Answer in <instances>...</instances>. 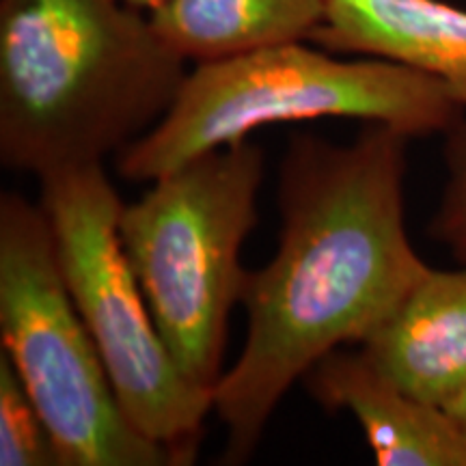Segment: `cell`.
I'll return each mask as SVG.
<instances>
[{
  "label": "cell",
  "mask_w": 466,
  "mask_h": 466,
  "mask_svg": "<svg viewBox=\"0 0 466 466\" xmlns=\"http://www.w3.org/2000/svg\"><path fill=\"white\" fill-rule=\"evenodd\" d=\"M58 268L96 341L116 400L134 428L190 464L212 410V391L175 363L151 316L119 236L124 209L104 165L39 177Z\"/></svg>",
  "instance_id": "8992f818"
},
{
  "label": "cell",
  "mask_w": 466,
  "mask_h": 466,
  "mask_svg": "<svg viewBox=\"0 0 466 466\" xmlns=\"http://www.w3.org/2000/svg\"><path fill=\"white\" fill-rule=\"evenodd\" d=\"M408 141L376 124L348 145L311 134L289 141L277 253L248 270L244 346L212 391L225 464L253 456L285 393L329 352L360 346L432 268L406 229Z\"/></svg>",
  "instance_id": "6da1fadb"
},
{
  "label": "cell",
  "mask_w": 466,
  "mask_h": 466,
  "mask_svg": "<svg viewBox=\"0 0 466 466\" xmlns=\"http://www.w3.org/2000/svg\"><path fill=\"white\" fill-rule=\"evenodd\" d=\"M360 348L404 391L445 404L466 382V266L430 268Z\"/></svg>",
  "instance_id": "9c48e42d"
},
{
  "label": "cell",
  "mask_w": 466,
  "mask_h": 466,
  "mask_svg": "<svg viewBox=\"0 0 466 466\" xmlns=\"http://www.w3.org/2000/svg\"><path fill=\"white\" fill-rule=\"evenodd\" d=\"M329 0H165L149 17L188 63H208L272 46L309 42Z\"/></svg>",
  "instance_id": "30bf717a"
},
{
  "label": "cell",
  "mask_w": 466,
  "mask_h": 466,
  "mask_svg": "<svg viewBox=\"0 0 466 466\" xmlns=\"http://www.w3.org/2000/svg\"><path fill=\"white\" fill-rule=\"evenodd\" d=\"M302 382L326 410L357 419L380 466H466V439L445 408L404 391L363 348L333 350Z\"/></svg>",
  "instance_id": "52a82bcc"
},
{
  "label": "cell",
  "mask_w": 466,
  "mask_h": 466,
  "mask_svg": "<svg viewBox=\"0 0 466 466\" xmlns=\"http://www.w3.org/2000/svg\"><path fill=\"white\" fill-rule=\"evenodd\" d=\"M442 408H445L447 415L453 419V423L458 425V430L466 439V382L442 404Z\"/></svg>",
  "instance_id": "4fadbf2b"
},
{
  "label": "cell",
  "mask_w": 466,
  "mask_h": 466,
  "mask_svg": "<svg viewBox=\"0 0 466 466\" xmlns=\"http://www.w3.org/2000/svg\"><path fill=\"white\" fill-rule=\"evenodd\" d=\"M307 44L197 63L158 124L116 154V171L134 184H149L277 124L330 116L419 138L445 134L464 116L451 91L432 76L384 58H341Z\"/></svg>",
  "instance_id": "3957f363"
},
{
  "label": "cell",
  "mask_w": 466,
  "mask_h": 466,
  "mask_svg": "<svg viewBox=\"0 0 466 466\" xmlns=\"http://www.w3.org/2000/svg\"><path fill=\"white\" fill-rule=\"evenodd\" d=\"M311 44L441 80L466 110V9L445 0H329Z\"/></svg>",
  "instance_id": "ba28073f"
},
{
  "label": "cell",
  "mask_w": 466,
  "mask_h": 466,
  "mask_svg": "<svg viewBox=\"0 0 466 466\" xmlns=\"http://www.w3.org/2000/svg\"><path fill=\"white\" fill-rule=\"evenodd\" d=\"M188 72L126 0H0V162L37 179L104 165L158 124Z\"/></svg>",
  "instance_id": "7a4b0ae2"
},
{
  "label": "cell",
  "mask_w": 466,
  "mask_h": 466,
  "mask_svg": "<svg viewBox=\"0 0 466 466\" xmlns=\"http://www.w3.org/2000/svg\"><path fill=\"white\" fill-rule=\"evenodd\" d=\"M126 3L132 5V7L145 11V14H151V11L158 9L165 0H126Z\"/></svg>",
  "instance_id": "5bb4252c"
},
{
  "label": "cell",
  "mask_w": 466,
  "mask_h": 466,
  "mask_svg": "<svg viewBox=\"0 0 466 466\" xmlns=\"http://www.w3.org/2000/svg\"><path fill=\"white\" fill-rule=\"evenodd\" d=\"M447 177L442 186L439 208H436L430 236L450 248L451 258L466 266V119H460L445 134Z\"/></svg>",
  "instance_id": "7c38bea8"
},
{
  "label": "cell",
  "mask_w": 466,
  "mask_h": 466,
  "mask_svg": "<svg viewBox=\"0 0 466 466\" xmlns=\"http://www.w3.org/2000/svg\"><path fill=\"white\" fill-rule=\"evenodd\" d=\"M0 464L66 466L48 425L5 352H0Z\"/></svg>",
  "instance_id": "8fae6325"
},
{
  "label": "cell",
  "mask_w": 466,
  "mask_h": 466,
  "mask_svg": "<svg viewBox=\"0 0 466 466\" xmlns=\"http://www.w3.org/2000/svg\"><path fill=\"white\" fill-rule=\"evenodd\" d=\"M0 343L66 466H179L138 432L58 268L48 214L0 197Z\"/></svg>",
  "instance_id": "5b68a950"
},
{
  "label": "cell",
  "mask_w": 466,
  "mask_h": 466,
  "mask_svg": "<svg viewBox=\"0 0 466 466\" xmlns=\"http://www.w3.org/2000/svg\"><path fill=\"white\" fill-rule=\"evenodd\" d=\"M261 179L264 151L244 138L165 173L121 209V244L162 339L208 391L225 374L227 326L247 283L240 253L258 225Z\"/></svg>",
  "instance_id": "277c9868"
}]
</instances>
